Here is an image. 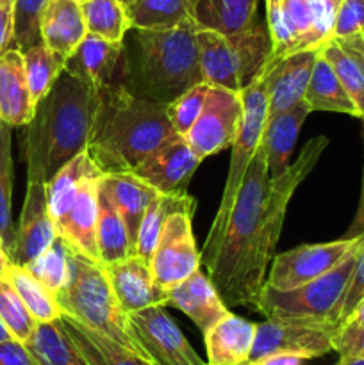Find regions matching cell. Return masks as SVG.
I'll return each instance as SVG.
<instances>
[{"label":"cell","instance_id":"26","mask_svg":"<svg viewBox=\"0 0 364 365\" xmlns=\"http://www.w3.org/2000/svg\"><path fill=\"white\" fill-rule=\"evenodd\" d=\"M310 113H313L310 107L307 106L305 100H302L291 109L266 120L261 145L266 153L270 178L278 177L289 168V159H291L295 143L302 130L303 121Z\"/></svg>","mask_w":364,"mask_h":365},{"label":"cell","instance_id":"43","mask_svg":"<svg viewBox=\"0 0 364 365\" xmlns=\"http://www.w3.org/2000/svg\"><path fill=\"white\" fill-rule=\"evenodd\" d=\"M207 91H209V84L200 82V84L193 86L188 91L182 93L181 96H177L173 102L166 103L168 120H170L171 127L178 135H186L191 130L196 118L202 113Z\"/></svg>","mask_w":364,"mask_h":365},{"label":"cell","instance_id":"49","mask_svg":"<svg viewBox=\"0 0 364 365\" xmlns=\"http://www.w3.org/2000/svg\"><path fill=\"white\" fill-rule=\"evenodd\" d=\"M14 46V2L0 0V57Z\"/></svg>","mask_w":364,"mask_h":365},{"label":"cell","instance_id":"61","mask_svg":"<svg viewBox=\"0 0 364 365\" xmlns=\"http://www.w3.org/2000/svg\"><path fill=\"white\" fill-rule=\"evenodd\" d=\"M363 36H364V32H363Z\"/></svg>","mask_w":364,"mask_h":365},{"label":"cell","instance_id":"44","mask_svg":"<svg viewBox=\"0 0 364 365\" xmlns=\"http://www.w3.org/2000/svg\"><path fill=\"white\" fill-rule=\"evenodd\" d=\"M266 25L271 36V45H273V52H271L273 59H280L295 52L296 38L289 25L282 0H266Z\"/></svg>","mask_w":364,"mask_h":365},{"label":"cell","instance_id":"36","mask_svg":"<svg viewBox=\"0 0 364 365\" xmlns=\"http://www.w3.org/2000/svg\"><path fill=\"white\" fill-rule=\"evenodd\" d=\"M88 34L121 43L132 29L127 7L120 0H81Z\"/></svg>","mask_w":364,"mask_h":365},{"label":"cell","instance_id":"23","mask_svg":"<svg viewBox=\"0 0 364 365\" xmlns=\"http://www.w3.org/2000/svg\"><path fill=\"white\" fill-rule=\"evenodd\" d=\"M36 103L29 91L24 53L11 48L0 57V116L9 127H27Z\"/></svg>","mask_w":364,"mask_h":365},{"label":"cell","instance_id":"8","mask_svg":"<svg viewBox=\"0 0 364 365\" xmlns=\"http://www.w3.org/2000/svg\"><path fill=\"white\" fill-rule=\"evenodd\" d=\"M360 246L353 250L334 269L295 289L278 291L264 284L256 303L257 312L263 314L266 319L293 317V319L332 321L339 324L343 302L355 271Z\"/></svg>","mask_w":364,"mask_h":365},{"label":"cell","instance_id":"17","mask_svg":"<svg viewBox=\"0 0 364 365\" xmlns=\"http://www.w3.org/2000/svg\"><path fill=\"white\" fill-rule=\"evenodd\" d=\"M103 269L109 278L114 296L127 314L148 307H166L170 303V292L157 285L150 264L138 253L106 264Z\"/></svg>","mask_w":364,"mask_h":365},{"label":"cell","instance_id":"38","mask_svg":"<svg viewBox=\"0 0 364 365\" xmlns=\"http://www.w3.org/2000/svg\"><path fill=\"white\" fill-rule=\"evenodd\" d=\"M11 128L4 125L0 134V239L7 255L11 253L16 239V228L13 223V150H11Z\"/></svg>","mask_w":364,"mask_h":365},{"label":"cell","instance_id":"27","mask_svg":"<svg viewBox=\"0 0 364 365\" xmlns=\"http://www.w3.org/2000/svg\"><path fill=\"white\" fill-rule=\"evenodd\" d=\"M61 324L89 365H153L138 353L118 344L100 331L91 330L70 316H61Z\"/></svg>","mask_w":364,"mask_h":365},{"label":"cell","instance_id":"1","mask_svg":"<svg viewBox=\"0 0 364 365\" xmlns=\"http://www.w3.org/2000/svg\"><path fill=\"white\" fill-rule=\"evenodd\" d=\"M98 89L63 70L36 103L27 125V178L49 182L68 160L88 150L98 110Z\"/></svg>","mask_w":364,"mask_h":365},{"label":"cell","instance_id":"50","mask_svg":"<svg viewBox=\"0 0 364 365\" xmlns=\"http://www.w3.org/2000/svg\"><path fill=\"white\" fill-rule=\"evenodd\" d=\"M0 365H38L25 344L18 341L0 342Z\"/></svg>","mask_w":364,"mask_h":365},{"label":"cell","instance_id":"58","mask_svg":"<svg viewBox=\"0 0 364 365\" xmlns=\"http://www.w3.org/2000/svg\"><path fill=\"white\" fill-rule=\"evenodd\" d=\"M120 2L123 4V6H128V4H132V2H134V0H120Z\"/></svg>","mask_w":364,"mask_h":365},{"label":"cell","instance_id":"22","mask_svg":"<svg viewBox=\"0 0 364 365\" xmlns=\"http://www.w3.org/2000/svg\"><path fill=\"white\" fill-rule=\"evenodd\" d=\"M98 185L102 195H106V198L113 203L118 214L123 217L128 234L136 245L141 221L150 202L157 196V191L132 171L103 173L100 177Z\"/></svg>","mask_w":364,"mask_h":365},{"label":"cell","instance_id":"24","mask_svg":"<svg viewBox=\"0 0 364 365\" xmlns=\"http://www.w3.org/2000/svg\"><path fill=\"white\" fill-rule=\"evenodd\" d=\"M257 323L228 314L218 321L207 334L206 342L207 365H241L250 362L256 341Z\"/></svg>","mask_w":364,"mask_h":365},{"label":"cell","instance_id":"2","mask_svg":"<svg viewBox=\"0 0 364 365\" xmlns=\"http://www.w3.org/2000/svg\"><path fill=\"white\" fill-rule=\"evenodd\" d=\"M195 18L171 29H131L123 39V86L139 98L173 102L203 82Z\"/></svg>","mask_w":364,"mask_h":365},{"label":"cell","instance_id":"42","mask_svg":"<svg viewBox=\"0 0 364 365\" xmlns=\"http://www.w3.org/2000/svg\"><path fill=\"white\" fill-rule=\"evenodd\" d=\"M14 2V46L20 52L43 43L41 16L49 0H13Z\"/></svg>","mask_w":364,"mask_h":365},{"label":"cell","instance_id":"20","mask_svg":"<svg viewBox=\"0 0 364 365\" xmlns=\"http://www.w3.org/2000/svg\"><path fill=\"white\" fill-rule=\"evenodd\" d=\"M64 70L89 82L96 89L123 82L116 81V75L123 70V41L114 43L98 36L86 34L81 45L66 59Z\"/></svg>","mask_w":364,"mask_h":365},{"label":"cell","instance_id":"4","mask_svg":"<svg viewBox=\"0 0 364 365\" xmlns=\"http://www.w3.org/2000/svg\"><path fill=\"white\" fill-rule=\"evenodd\" d=\"M327 146L328 139L325 135L310 139L303 146L302 153L295 164H289L288 170L278 177L270 178L266 202H264L259 227L253 235L252 245L239 262L231 285L221 296L227 307H256L261 289L266 282L268 266L273 260V253L277 250L278 239H280L289 200H291L293 192L296 191L300 182L316 166Z\"/></svg>","mask_w":364,"mask_h":365},{"label":"cell","instance_id":"18","mask_svg":"<svg viewBox=\"0 0 364 365\" xmlns=\"http://www.w3.org/2000/svg\"><path fill=\"white\" fill-rule=\"evenodd\" d=\"M320 50H300L273 59L266 68L268 120L291 109L305 96Z\"/></svg>","mask_w":364,"mask_h":365},{"label":"cell","instance_id":"9","mask_svg":"<svg viewBox=\"0 0 364 365\" xmlns=\"http://www.w3.org/2000/svg\"><path fill=\"white\" fill-rule=\"evenodd\" d=\"M268 68V64H266ZM266 68L246 86L241 91L243 98V120L239 127L238 135L234 139V145L231 155V168H228V177L225 180L223 195H221L220 207H218L216 217H214L211 230L207 234L203 248L200 252L202 255L203 267H209L213 262L214 253H216L218 245L223 235V228L227 225L228 214H231L232 205L236 202L239 187L243 184L246 170L250 166V160L256 155L257 148L261 146L263 139L264 125L268 120V96H266Z\"/></svg>","mask_w":364,"mask_h":365},{"label":"cell","instance_id":"34","mask_svg":"<svg viewBox=\"0 0 364 365\" xmlns=\"http://www.w3.org/2000/svg\"><path fill=\"white\" fill-rule=\"evenodd\" d=\"M6 277L9 278L13 287L20 294L21 302L25 303L29 312L38 323H50L63 316L56 294L50 292L34 274H31L27 267L11 262L6 271Z\"/></svg>","mask_w":364,"mask_h":365},{"label":"cell","instance_id":"46","mask_svg":"<svg viewBox=\"0 0 364 365\" xmlns=\"http://www.w3.org/2000/svg\"><path fill=\"white\" fill-rule=\"evenodd\" d=\"M359 32H364V0H341L332 39L348 38Z\"/></svg>","mask_w":364,"mask_h":365},{"label":"cell","instance_id":"35","mask_svg":"<svg viewBox=\"0 0 364 365\" xmlns=\"http://www.w3.org/2000/svg\"><path fill=\"white\" fill-rule=\"evenodd\" d=\"M195 0H134L127 13L132 29H171L193 18Z\"/></svg>","mask_w":364,"mask_h":365},{"label":"cell","instance_id":"45","mask_svg":"<svg viewBox=\"0 0 364 365\" xmlns=\"http://www.w3.org/2000/svg\"><path fill=\"white\" fill-rule=\"evenodd\" d=\"M341 0H309L313 14V38L318 48L334 38L335 16Z\"/></svg>","mask_w":364,"mask_h":365},{"label":"cell","instance_id":"47","mask_svg":"<svg viewBox=\"0 0 364 365\" xmlns=\"http://www.w3.org/2000/svg\"><path fill=\"white\" fill-rule=\"evenodd\" d=\"M334 351L339 356H364V328L350 323L339 324L334 337Z\"/></svg>","mask_w":364,"mask_h":365},{"label":"cell","instance_id":"13","mask_svg":"<svg viewBox=\"0 0 364 365\" xmlns=\"http://www.w3.org/2000/svg\"><path fill=\"white\" fill-rule=\"evenodd\" d=\"M241 120V93L209 86L202 113L184 138L196 157L203 160L234 145Z\"/></svg>","mask_w":364,"mask_h":365},{"label":"cell","instance_id":"52","mask_svg":"<svg viewBox=\"0 0 364 365\" xmlns=\"http://www.w3.org/2000/svg\"><path fill=\"white\" fill-rule=\"evenodd\" d=\"M364 235V171H363V189H360V200H359V207H357L355 217H353L352 225H350L348 232L345 234L346 239H353V237H360Z\"/></svg>","mask_w":364,"mask_h":365},{"label":"cell","instance_id":"25","mask_svg":"<svg viewBox=\"0 0 364 365\" xmlns=\"http://www.w3.org/2000/svg\"><path fill=\"white\" fill-rule=\"evenodd\" d=\"M86 34L81 0H49L41 16V39L49 48L68 59Z\"/></svg>","mask_w":364,"mask_h":365},{"label":"cell","instance_id":"3","mask_svg":"<svg viewBox=\"0 0 364 365\" xmlns=\"http://www.w3.org/2000/svg\"><path fill=\"white\" fill-rule=\"evenodd\" d=\"M100 102L88 153L102 173L134 171L177 132L166 106L134 96L123 82L98 89Z\"/></svg>","mask_w":364,"mask_h":365},{"label":"cell","instance_id":"59","mask_svg":"<svg viewBox=\"0 0 364 365\" xmlns=\"http://www.w3.org/2000/svg\"><path fill=\"white\" fill-rule=\"evenodd\" d=\"M4 125H6V123H4L2 116H0V134H2V128H4Z\"/></svg>","mask_w":364,"mask_h":365},{"label":"cell","instance_id":"30","mask_svg":"<svg viewBox=\"0 0 364 365\" xmlns=\"http://www.w3.org/2000/svg\"><path fill=\"white\" fill-rule=\"evenodd\" d=\"M257 6L259 0H195L193 18L198 29L231 34L252 25Z\"/></svg>","mask_w":364,"mask_h":365},{"label":"cell","instance_id":"51","mask_svg":"<svg viewBox=\"0 0 364 365\" xmlns=\"http://www.w3.org/2000/svg\"><path fill=\"white\" fill-rule=\"evenodd\" d=\"M335 41H338L339 45H341L343 48H345L346 52H348L350 56L357 61V64H359L360 70H363V73H364V36H363V32L348 36V38H339V39H335Z\"/></svg>","mask_w":364,"mask_h":365},{"label":"cell","instance_id":"16","mask_svg":"<svg viewBox=\"0 0 364 365\" xmlns=\"http://www.w3.org/2000/svg\"><path fill=\"white\" fill-rule=\"evenodd\" d=\"M57 237L59 235L46 200V182L27 178V192L16 227V239L9 253L11 262L27 266L50 248Z\"/></svg>","mask_w":364,"mask_h":365},{"label":"cell","instance_id":"39","mask_svg":"<svg viewBox=\"0 0 364 365\" xmlns=\"http://www.w3.org/2000/svg\"><path fill=\"white\" fill-rule=\"evenodd\" d=\"M24 267H27L31 274H34L50 292L57 294L70 280L71 248L63 239L57 237L50 248Z\"/></svg>","mask_w":364,"mask_h":365},{"label":"cell","instance_id":"57","mask_svg":"<svg viewBox=\"0 0 364 365\" xmlns=\"http://www.w3.org/2000/svg\"><path fill=\"white\" fill-rule=\"evenodd\" d=\"M7 341H14L13 335H11V331L7 330V327L4 324V321L0 319V342H7Z\"/></svg>","mask_w":364,"mask_h":365},{"label":"cell","instance_id":"54","mask_svg":"<svg viewBox=\"0 0 364 365\" xmlns=\"http://www.w3.org/2000/svg\"><path fill=\"white\" fill-rule=\"evenodd\" d=\"M343 323H350V324H355V327L364 328V298L357 303L355 309L352 310V314H350Z\"/></svg>","mask_w":364,"mask_h":365},{"label":"cell","instance_id":"29","mask_svg":"<svg viewBox=\"0 0 364 365\" xmlns=\"http://www.w3.org/2000/svg\"><path fill=\"white\" fill-rule=\"evenodd\" d=\"M303 100L310 107V110L350 114V116L359 118L355 103L350 98V95L343 88L339 77L335 75L334 68L321 56V52L318 53V59L314 63L313 73H310V81L309 86H307Z\"/></svg>","mask_w":364,"mask_h":365},{"label":"cell","instance_id":"11","mask_svg":"<svg viewBox=\"0 0 364 365\" xmlns=\"http://www.w3.org/2000/svg\"><path fill=\"white\" fill-rule=\"evenodd\" d=\"M195 210H178L168 216L150 257L153 280L170 291L200 269L202 255L196 248L191 220Z\"/></svg>","mask_w":364,"mask_h":365},{"label":"cell","instance_id":"6","mask_svg":"<svg viewBox=\"0 0 364 365\" xmlns=\"http://www.w3.org/2000/svg\"><path fill=\"white\" fill-rule=\"evenodd\" d=\"M200 68L203 82L241 93L271 61V36L266 20H253L238 32L198 29Z\"/></svg>","mask_w":364,"mask_h":365},{"label":"cell","instance_id":"12","mask_svg":"<svg viewBox=\"0 0 364 365\" xmlns=\"http://www.w3.org/2000/svg\"><path fill=\"white\" fill-rule=\"evenodd\" d=\"M364 241V235L353 239H338L321 245H302L289 252L278 253L271 260L270 273L264 284L278 291H288L307 284L321 274L334 269Z\"/></svg>","mask_w":364,"mask_h":365},{"label":"cell","instance_id":"31","mask_svg":"<svg viewBox=\"0 0 364 365\" xmlns=\"http://www.w3.org/2000/svg\"><path fill=\"white\" fill-rule=\"evenodd\" d=\"M25 348L38 365H89L59 319L38 323Z\"/></svg>","mask_w":364,"mask_h":365},{"label":"cell","instance_id":"28","mask_svg":"<svg viewBox=\"0 0 364 365\" xmlns=\"http://www.w3.org/2000/svg\"><path fill=\"white\" fill-rule=\"evenodd\" d=\"M102 171L89 157L88 150L75 155L68 160L49 182H46V200H49V210L54 223L63 217L79 196L81 189L84 187L89 178L100 177Z\"/></svg>","mask_w":364,"mask_h":365},{"label":"cell","instance_id":"60","mask_svg":"<svg viewBox=\"0 0 364 365\" xmlns=\"http://www.w3.org/2000/svg\"><path fill=\"white\" fill-rule=\"evenodd\" d=\"M241 365H250V364H248V362H246V364H241Z\"/></svg>","mask_w":364,"mask_h":365},{"label":"cell","instance_id":"37","mask_svg":"<svg viewBox=\"0 0 364 365\" xmlns=\"http://www.w3.org/2000/svg\"><path fill=\"white\" fill-rule=\"evenodd\" d=\"M21 53H24L29 91H31L32 102L38 103L50 91L57 77L63 73L66 66V57L54 52L45 43H39Z\"/></svg>","mask_w":364,"mask_h":365},{"label":"cell","instance_id":"48","mask_svg":"<svg viewBox=\"0 0 364 365\" xmlns=\"http://www.w3.org/2000/svg\"><path fill=\"white\" fill-rule=\"evenodd\" d=\"M363 298H364V241L359 250V255H357V264H355V271H353L352 282H350V287L348 291H346L345 302H343L341 323L350 316V314H352V310L355 309L357 303H359Z\"/></svg>","mask_w":364,"mask_h":365},{"label":"cell","instance_id":"40","mask_svg":"<svg viewBox=\"0 0 364 365\" xmlns=\"http://www.w3.org/2000/svg\"><path fill=\"white\" fill-rule=\"evenodd\" d=\"M320 52L330 63V66L334 68L343 88L346 89L350 98L355 103L359 118L364 120V73L359 64H357V61L335 39L325 43L320 48Z\"/></svg>","mask_w":364,"mask_h":365},{"label":"cell","instance_id":"5","mask_svg":"<svg viewBox=\"0 0 364 365\" xmlns=\"http://www.w3.org/2000/svg\"><path fill=\"white\" fill-rule=\"evenodd\" d=\"M56 299L64 316L74 317L145 359L132 334L128 314L114 296L103 264L71 250L70 280L57 292Z\"/></svg>","mask_w":364,"mask_h":365},{"label":"cell","instance_id":"41","mask_svg":"<svg viewBox=\"0 0 364 365\" xmlns=\"http://www.w3.org/2000/svg\"><path fill=\"white\" fill-rule=\"evenodd\" d=\"M0 319L4 321L14 341L21 342V344L31 339L38 327V321L29 312L20 294L6 274L0 277Z\"/></svg>","mask_w":364,"mask_h":365},{"label":"cell","instance_id":"10","mask_svg":"<svg viewBox=\"0 0 364 365\" xmlns=\"http://www.w3.org/2000/svg\"><path fill=\"white\" fill-rule=\"evenodd\" d=\"M339 324L321 319H271L257 323L250 362L268 355H295L303 360L320 359L334 351Z\"/></svg>","mask_w":364,"mask_h":365},{"label":"cell","instance_id":"7","mask_svg":"<svg viewBox=\"0 0 364 365\" xmlns=\"http://www.w3.org/2000/svg\"><path fill=\"white\" fill-rule=\"evenodd\" d=\"M268 187H270V171H268L266 153L261 145L253 159L250 160L243 184L228 214L221 241L214 253L213 262L207 267L211 282L218 289L220 296L225 294L239 262L252 245L266 202Z\"/></svg>","mask_w":364,"mask_h":365},{"label":"cell","instance_id":"33","mask_svg":"<svg viewBox=\"0 0 364 365\" xmlns=\"http://www.w3.org/2000/svg\"><path fill=\"white\" fill-rule=\"evenodd\" d=\"M178 210H195V200L188 192H184V195H161V192H157L156 198L150 202L145 217L141 221V227H139L138 242H136V253L146 262H150V257L156 248L164 221L168 220L170 214L178 212Z\"/></svg>","mask_w":364,"mask_h":365},{"label":"cell","instance_id":"19","mask_svg":"<svg viewBox=\"0 0 364 365\" xmlns=\"http://www.w3.org/2000/svg\"><path fill=\"white\" fill-rule=\"evenodd\" d=\"M100 177L89 178L75 202L71 203L68 212L56 221L57 235L75 253L89 257L96 262H100L98 246H96V225H98L100 214Z\"/></svg>","mask_w":364,"mask_h":365},{"label":"cell","instance_id":"15","mask_svg":"<svg viewBox=\"0 0 364 365\" xmlns=\"http://www.w3.org/2000/svg\"><path fill=\"white\" fill-rule=\"evenodd\" d=\"M200 163L202 160L196 157L184 135L175 134L143 159L132 173L161 195H184Z\"/></svg>","mask_w":364,"mask_h":365},{"label":"cell","instance_id":"21","mask_svg":"<svg viewBox=\"0 0 364 365\" xmlns=\"http://www.w3.org/2000/svg\"><path fill=\"white\" fill-rule=\"evenodd\" d=\"M168 292H170L168 305L182 310L196 324L202 335L231 314L211 278L200 269Z\"/></svg>","mask_w":364,"mask_h":365},{"label":"cell","instance_id":"53","mask_svg":"<svg viewBox=\"0 0 364 365\" xmlns=\"http://www.w3.org/2000/svg\"><path fill=\"white\" fill-rule=\"evenodd\" d=\"M248 364L250 365H302L303 359H300V356H295V355H282V353H278V355H268V356H263V359L252 360V362Z\"/></svg>","mask_w":364,"mask_h":365},{"label":"cell","instance_id":"56","mask_svg":"<svg viewBox=\"0 0 364 365\" xmlns=\"http://www.w3.org/2000/svg\"><path fill=\"white\" fill-rule=\"evenodd\" d=\"M335 365H364V356H339Z\"/></svg>","mask_w":364,"mask_h":365},{"label":"cell","instance_id":"55","mask_svg":"<svg viewBox=\"0 0 364 365\" xmlns=\"http://www.w3.org/2000/svg\"><path fill=\"white\" fill-rule=\"evenodd\" d=\"M9 264H11V259H9V255H7L6 248H4L2 239H0V277H2V274H6Z\"/></svg>","mask_w":364,"mask_h":365},{"label":"cell","instance_id":"32","mask_svg":"<svg viewBox=\"0 0 364 365\" xmlns=\"http://www.w3.org/2000/svg\"><path fill=\"white\" fill-rule=\"evenodd\" d=\"M96 246H98L100 264L103 266L136 253V245L128 234L123 217L118 214L106 195H102V191H100V214L96 225Z\"/></svg>","mask_w":364,"mask_h":365},{"label":"cell","instance_id":"14","mask_svg":"<svg viewBox=\"0 0 364 365\" xmlns=\"http://www.w3.org/2000/svg\"><path fill=\"white\" fill-rule=\"evenodd\" d=\"M132 334L143 355L153 365H207L168 316L164 307H148L128 314Z\"/></svg>","mask_w":364,"mask_h":365}]
</instances>
